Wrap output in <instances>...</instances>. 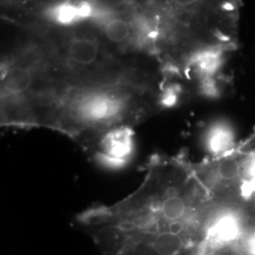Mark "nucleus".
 <instances>
[{
    "label": "nucleus",
    "mask_w": 255,
    "mask_h": 255,
    "mask_svg": "<svg viewBox=\"0 0 255 255\" xmlns=\"http://www.w3.org/2000/svg\"><path fill=\"white\" fill-rule=\"evenodd\" d=\"M159 102L145 74L129 67L118 73L52 79L34 104L33 127L95 143L117 128L132 127Z\"/></svg>",
    "instance_id": "nucleus-1"
},
{
    "label": "nucleus",
    "mask_w": 255,
    "mask_h": 255,
    "mask_svg": "<svg viewBox=\"0 0 255 255\" xmlns=\"http://www.w3.org/2000/svg\"><path fill=\"white\" fill-rule=\"evenodd\" d=\"M96 9V2L64 1L49 3L35 10V27L73 28L90 22Z\"/></svg>",
    "instance_id": "nucleus-2"
},
{
    "label": "nucleus",
    "mask_w": 255,
    "mask_h": 255,
    "mask_svg": "<svg viewBox=\"0 0 255 255\" xmlns=\"http://www.w3.org/2000/svg\"><path fill=\"white\" fill-rule=\"evenodd\" d=\"M134 132L132 127L117 128L105 133L97 142L94 158L102 166L118 169L124 167L134 153Z\"/></svg>",
    "instance_id": "nucleus-3"
},
{
    "label": "nucleus",
    "mask_w": 255,
    "mask_h": 255,
    "mask_svg": "<svg viewBox=\"0 0 255 255\" xmlns=\"http://www.w3.org/2000/svg\"><path fill=\"white\" fill-rule=\"evenodd\" d=\"M240 173V165L235 159H224L217 165V174L221 180L232 181Z\"/></svg>",
    "instance_id": "nucleus-4"
}]
</instances>
